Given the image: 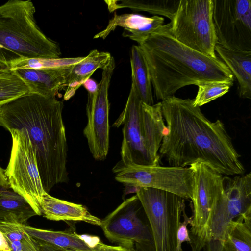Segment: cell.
Wrapping results in <instances>:
<instances>
[{
  "instance_id": "obj_1",
  "label": "cell",
  "mask_w": 251,
  "mask_h": 251,
  "mask_svg": "<svg viewBox=\"0 0 251 251\" xmlns=\"http://www.w3.org/2000/svg\"><path fill=\"white\" fill-rule=\"evenodd\" d=\"M193 99L172 96L161 102L167 127L159 150L171 166L203 163L222 175H241L245 168L224 123L211 122Z\"/></svg>"
},
{
  "instance_id": "obj_2",
  "label": "cell",
  "mask_w": 251,
  "mask_h": 251,
  "mask_svg": "<svg viewBox=\"0 0 251 251\" xmlns=\"http://www.w3.org/2000/svg\"><path fill=\"white\" fill-rule=\"evenodd\" d=\"M63 107V101L55 97L31 93L0 107V126L8 131L24 128L27 132L47 193L55 185L68 180Z\"/></svg>"
},
{
  "instance_id": "obj_3",
  "label": "cell",
  "mask_w": 251,
  "mask_h": 251,
  "mask_svg": "<svg viewBox=\"0 0 251 251\" xmlns=\"http://www.w3.org/2000/svg\"><path fill=\"white\" fill-rule=\"evenodd\" d=\"M170 23L163 25L138 46L146 59L157 100L174 95L179 89L209 81H231L234 78L218 57L195 50L172 35Z\"/></svg>"
},
{
  "instance_id": "obj_4",
  "label": "cell",
  "mask_w": 251,
  "mask_h": 251,
  "mask_svg": "<svg viewBox=\"0 0 251 251\" xmlns=\"http://www.w3.org/2000/svg\"><path fill=\"white\" fill-rule=\"evenodd\" d=\"M30 0H9L0 5V71L33 58H58L60 48L37 25Z\"/></svg>"
},
{
  "instance_id": "obj_5",
  "label": "cell",
  "mask_w": 251,
  "mask_h": 251,
  "mask_svg": "<svg viewBox=\"0 0 251 251\" xmlns=\"http://www.w3.org/2000/svg\"><path fill=\"white\" fill-rule=\"evenodd\" d=\"M124 125L121 161L126 165H160L158 154L167 127L161 102H143L131 84L125 107L113 126Z\"/></svg>"
},
{
  "instance_id": "obj_6",
  "label": "cell",
  "mask_w": 251,
  "mask_h": 251,
  "mask_svg": "<svg viewBox=\"0 0 251 251\" xmlns=\"http://www.w3.org/2000/svg\"><path fill=\"white\" fill-rule=\"evenodd\" d=\"M224 190L215 203L204 235V251H223L227 227L236 218H251V173L224 176Z\"/></svg>"
},
{
  "instance_id": "obj_7",
  "label": "cell",
  "mask_w": 251,
  "mask_h": 251,
  "mask_svg": "<svg viewBox=\"0 0 251 251\" xmlns=\"http://www.w3.org/2000/svg\"><path fill=\"white\" fill-rule=\"evenodd\" d=\"M149 220L155 251H180L177 230L185 208V199L175 194L149 187L136 193Z\"/></svg>"
},
{
  "instance_id": "obj_8",
  "label": "cell",
  "mask_w": 251,
  "mask_h": 251,
  "mask_svg": "<svg viewBox=\"0 0 251 251\" xmlns=\"http://www.w3.org/2000/svg\"><path fill=\"white\" fill-rule=\"evenodd\" d=\"M8 131L12 136V146L5 175L10 188L24 198L37 215L40 216L42 200L46 192L29 137L24 128Z\"/></svg>"
},
{
  "instance_id": "obj_9",
  "label": "cell",
  "mask_w": 251,
  "mask_h": 251,
  "mask_svg": "<svg viewBox=\"0 0 251 251\" xmlns=\"http://www.w3.org/2000/svg\"><path fill=\"white\" fill-rule=\"evenodd\" d=\"M213 11V0H180L170 22L171 34L190 48L211 57H217Z\"/></svg>"
},
{
  "instance_id": "obj_10",
  "label": "cell",
  "mask_w": 251,
  "mask_h": 251,
  "mask_svg": "<svg viewBox=\"0 0 251 251\" xmlns=\"http://www.w3.org/2000/svg\"><path fill=\"white\" fill-rule=\"evenodd\" d=\"M100 226L106 238L119 246L136 251H155L149 220L136 195L101 220Z\"/></svg>"
},
{
  "instance_id": "obj_11",
  "label": "cell",
  "mask_w": 251,
  "mask_h": 251,
  "mask_svg": "<svg viewBox=\"0 0 251 251\" xmlns=\"http://www.w3.org/2000/svg\"><path fill=\"white\" fill-rule=\"evenodd\" d=\"M112 171L115 180L125 185L157 189L192 200L194 173L190 167L126 165L120 160Z\"/></svg>"
},
{
  "instance_id": "obj_12",
  "label": "cell",
  "mask_w": 251,
  "mask_h": 251,
  "mask_svg": "<svg viewBox=\"0 0 251 251\" xmlns=\"http://www.w3.org/2000/svg\"><path fill=\"white\" fill-rule=\"evenodd\" d=\"M190 167L194 173L190 244L192 251H200L203 248L205 231L211 212L224 192V176L202 162H195Z\"/></svg>"
},
{
  "instance_id": "obj_13",
  "label": "cell",
  "mask_w": 251,
  "mask_h": 251,
  "mask_svg": "<svg viewBox=\"0 0 251 251\" xmlns=\"http://www.w3.org/2000/svg\"><path fill=\"white\" fill-rule=\"evenodd\" d=\"M213 2L217 44L231 50L251 51V0Z\"/></svg>"
},
{
  "instance_id": "obj_14",
  "label": "cell",
  "mask_w": 251,
  "mask_h": 251,
  "mask_svg": "<svg viewBox=\"0 0 251 251\" xmlns=\"http://www.w3.org/2000/svg\"><path fill=\"white\" fill-rule=\"evenodd\" d=\"M115 68V62L112 56L102 69L101 79L98 83L97 91L93 93H88L87 123L83 134L87 139L90 152L97 160H104L108 152V88Z\"/></svg>"
},
{
  "instance_id": "obj_15",
  "label": "cell",
  "mask_w": 251,
  "mask_h": 251,
  "mask_svg": "<svg viewBox=\"0 0 251 251\" xmlns=\"http://www.w3.org/2000/svg\"><path fill=\"white\" fill-rule=\"evenodd\" d=\"M163 17L155 15L147 17L136 14H115L109 20L106 28L96 34L94 38L105 39L118 26L124 29L123 35L136 41L138 45L161 27L164 24Z\"/></svg>"
},
{
  "instance_id": "obj_16",
  "label": "cell",
  "mask_w": 251,
  "mask_h": 251,
  "mask_svg": "<svg viewBox=\"0 0 251 251\" xmlns=\"http://www.w3.org/2000/svg\"><path fill=\"white\" fill-rule=\"evenodd\" d=\"M73 67L58 69H20L14 70L28 87L30 93L55 97L64 88Z\"/></svg>"
},
{
  "instance_id": "obj_17",
  "label": "cell",
  "mask_w": 251,
  "mask_h": 251,
  "mask_svg": "<svg viewBox=\"0 0 251 251\" xmlns=\"http://www.w3.org/2000/svg\"><path fill=\"white\" fill-rule=\"evenodd\" d=\"M19 227L32 239L68 251H87L100 240L97 237L82 236L73 230L53 231L33 227L25 224Z\"/></svg>"
},
{
  "instance_id": "obj_18",
  "label": "cell",
  "mask_w": 251,
  "mask_h": 251,
  "mask_svg": "<svg viewBox=\"0 0 251 251\" xmlns=\"http://www.w3.org/2000/svg\"><path fill=\"white\" fill-rule=\"evenodd\" d=\"M42 215L52 221H82L100 226L101 220L83 205L53 197L46 193L41 204Z\"/></svg>"
},
{
  "instance_id": "obj_19",
  "label": "cell",
  "mask_w": 251,
  "mask_h": 251,
  "mask_svg": "<svg viewBox=\"0 0 251 251\" xmlns=\"http://www.w3.org/2000/svg\"><path fill=\"white\" fill-rule=\"evenodd\" d=\"M112 57L108 52L94 49L82 60L74 65L66 78L64 100H68L71 98L96 70L103 69L106 66Z\"/></svg>"
},
{
  "instance_id": "obj_20",
  "label": "cell",
  "mask_w": 251,
  "mask_h": 251,
  "mask_svg": "<svg viewBox=\"0 0 251 251\" xmlns=\"http://www.w3.org/2000/svg\"><path fill=\"white\" fill-rule=\"evenodd\" d=\"M215 51L238 81L239 96L251 99V51H235L216 44Z\"/></svg>"
},
{
  "instance_id": "obj_21",
  "label": "cell",
  "mask_w": 251,
  "mask_h": 251,
  "mask_svg": "<svg viewBox=\"0 0 251 251\" xmlns=\"http://www.w3.org/2000/svg\"><path fill=\"white\" fill-rule=\"evenodd\" d=\"M131 84L143 102L153 105L151 82L148 65L140 47L133 45L131 49Z\"/></svg>"
},
{
  "instance_id": "obj_22",
  "label": "cell",
  "mask_w": 251,
  "mask_h": 251,
  "mask_svg": "<svg viewBox=\"0 0 251 251\" xmlns=\"http://www.w3.org/2000/svg\"><path fill=\"white\" fill-rule=\"evenodd\" d=\"M37 214L21 196L7 190L0 192V223L25 224Z\"/></svg>"
},
{
  "instance_id": "obj_23",
  "label": "cell",
  "mask_w": 251,
  "mask_h": 251,
  "mask_svg": "<svg viewBox=\"0 0 251 251\" xmlns=\"http://www.w3.org/2000/svg\"><path fill=\"white\" fill-rule=\"evenodd\" d=\"M109 12L123 8L144 11L164 16L171 21L179 5L180 0H105Z\"/></svg>"
},
{
  "instance_id": "obj_24",
  "label": "cell",
  "mask_w": 251,
  "mask_h": 251,
  "mask_svg": "<svg viewBox=\"0 0 251 251\" xmlns=\"http://www.w3.org/2000/svg\"><path fill=\"white\" fill-rule=\"evenodd\" d=\"M223 251H251V219L241 216L230 222Z\"/></svg>"
},
{
  "instance_id": "obj_25",
  "label": "cell",
  "mask_w": 251,
  "mask_h": 251,
  "mask_svg": "<svg viewBox=\"0 0 251 251\" xmlns=\"http://www.w3.org/2000/svg\"><path fill=\"white\" fill-rule=\"evenodd\" d=\"M29 93L28 87L15 71H0V107Z\"/></svg>"
},
{
  "instance_id": "obj_26",
  "label": "cell",
  "mask_w": 251,
  "mask_h": 251,
  "mask_svg": "<svg viewBox=\"0 0 251 251\" xmlns=\"http://www.w3.org/2000/svg\"><path fill=\"white\" fill-rule=\"evenodd\" d=\"M84 57L25 59L13 63L8 70H15L20 69H58L70 68L82 60Z\"/></svg>"
},
{
  "instance_id": "obj_27",
  "label": "cell",
  "mask_w": 251,
  "mask_h": 251,
  "mask_svg": "<svg viewBox=\"0 0 251 251\" xmlns=\"http://www.w3.org/2000/svg\"><path fill=\"white\" fill-rule=\"evenodd\" d=\"M231 81H209L199 84L197 94L194 100L195 106H201L222 96L232 86Z\"/></svg>"
},
{
  "instance_id": "obj_28",
  "label": "cell",
  "mask_w": 251,
  "mask_h": 251,
  "mask_svg": "<svg viewBox=\"0 0 251 251\" xmlns=\"http://www.w3.org/2000/svg\"><path fill=\"white\" fill-rule=\"evenodd\" d=\"M0 230L3 233L7 241H23L27 235L18 224L0 223Z\"/></svg>"
},
{
  "instance_id": "obj_29",
  "label": "cell",
  "mask_w": 251,
  "mask_h": 251,
  "mask_svg": "<svg viewBox=\"0 0 251 251\" xmlns=\"http://www.w3.org/2000/svg\"><path fill=\"white\" fill-rule=\"evenodd\" d=\"M182 216L183 220L182 222H180L177 230L178 246L180 251H182L181 246L183 242H188L190 243L191 241L187 226L188 224H191L192 220V216L190 217L187 216L185 208L182 211Z\"/></svg>"
},
{
  "instance_id": "obj_30",
  "label": "cell",
  "mask_w": 251,
  "mask_h": 251,
  "mask_svg": "<svg viewBox=\"0 0 251 251\" xmlns=\"http://www.w3.org/2000/svg\"><path fill=\"white\" fill-rule=\"evenodd\" d=\"M87 251H131L130 249L121 246H110L103 243L100 240L93 248Z\"/></svg>"
},
{
  "instance_id": "obj_31",
  "label": "cell",
  "mask_w": 251,
  "mask_h": 251,
  "mask_svg": "<svg viewBox=\"0 0 251 251\" xmlns=\"http://www.w3.org/2000/svg\"><path fill=\"white\" fill-rule=\"evenodd\" d=\"M32 240L38 251H68L49 244L44 243L33 239Z\"/></svg>"
},
{
  "instance_id": "obj_32",
  "label": "cell",
  "mask_w": 251,
  "mask_h": 251,
  "mask_svg": "<svg viewBox=\"0 0 251 251\" xmlns=\"http://www.w3.org/2000/svg\"><path fill=\"white\" fill-rule=\"evenodd\" d=\"M22 251H38L32 239L27 234L25 239L22 241Z\"/></svg>"
},
{
  "instance_id": "obj_33",
  "label": "cell",
  "mask_w": 251,
  "mask_h": 251,
  "mask_svg": "<svg viewBox=\"0 0 251 251\" xmlns=\"http://www.w3.org/2000/svg\"><path fill=\"white\" fill-rule=\"evenodd\" d=\"M9 188L10 185L5 175V169L0 166V192Z\"/></svg>"
},
{
  "instance_id": "obj_34",
  "label": "cell",
  "mask_w": 251,
  "mask_h": 251,
  "mask_svg": "<svg viewBox=\"0 0 251 251\" xmlns=\"http://www.w3.org/2000/svg\"><path fill=\"white\" fill-rule=\"evenodd\" d=\"M82 85L87 90L88 93H93L97 91L98 84L93 79L89 78Z\"/></svg>"
},
{
  "instance_id": "obj_35",
  "label": "cell",
  "mask_w": 251,
  "mask_h": 251,
  "mask_svg": "<svg viewBox=\"0 0 251 251\" xmlns=\"http://www.w3.org/2000/svg\"><path fill=\"white\" fill-rule=\"evenodd\" d=\"M0 251H11L8 242L3 235V233L0 230Z\"/></svg>"
},
{
  "instance_id": "obj_36",
  "label": "cell",
  "mask_w": 251,
  "mask_h": 251,
  "mask_svg": "<svg viewBox=\"0 0 251 251\" xmlns=\"http://www.w3.org/2000/svg\"><path fill=\"white\" fill-rule=\"evenodd\" d=\"M126 188L124 192L123 197H125L126 195L130 193H137L140 189V187L135 186L125 185Z\"/></svg>"
},
{
  "instance_id": "obj_37",
  "label": "cell",
  "mask_w": 251,
  "mask_h": 251,
  "mask_svg": "<svg viewBox=\"0 0 251 251\" xmlns=\"http://www.w3.org/2000/svg\"><path fill=\"white\" fill-rule=\"evenodd\" d=\"M130 250H131V251H136L135 250H133V249H130Z\"/></svg>"
},
{
  "instance_id": "obj_38",
  "label": "cell",
  "mask_w": 251,
  "mask_h": 251,
  "mask_svg": "<svg viewBox=\"0 0 251 251\" xmlns=\"http://www.w3.org/2000/svg\"></svg>"
}]
</instances>
